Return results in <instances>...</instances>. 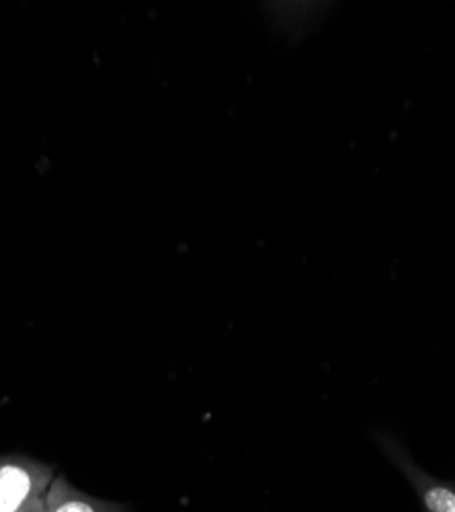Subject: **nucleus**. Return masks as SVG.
Returning a JSON list of instances; mask_svg holds the SVG:
<instances>
[{
    "mask_svg": "<svg viewBox=\"0 0 455 512\" xmlns=\"http://www.w3.org/2000/svg\"><path fill=\"white\" fill-rule=\"evenodd\" d=\"M52 482L50 469L37 463L0 459V512H46Z\"/></svg>",
    "mask_w": 455,
    "mask_h": 512,
    "instance_id": "nucleus-1",
    "label": "nucleus"
},
{
    "mask_svg": "<svg viewBox=\"0 0 455 512\" xmlns=\"http://www.w3.org/2000/svg\"><path fill=\"white\" fill-rule=\"evenodd\" d=\"M46 512H128V510L119 504L80 494L74 488H70L66 480L58 478L50 486V492L46 498Z\"/></svg>",
    "mask_w": 455,
    "mask_h": 512,
    "instance_id": "nucleus-2",
    "label": "nucleus"
},
{
    "mask_svg": "<svg viewBox=\"0 0 455 512\" xmlns=\"http://www.w3.org/2000/svg\"><path fill=\"white\" fill-rule=\"evenodd\" d=\"M406 476L415 484L425 512H455V490L431 476L423 474L412 463H402Z\"/></svg>",
    "mask_w": 455,
    "mask_h": 512,
    "instance_id": "nucleus-3",
    "label": "nucleus"
}]
</instances>
